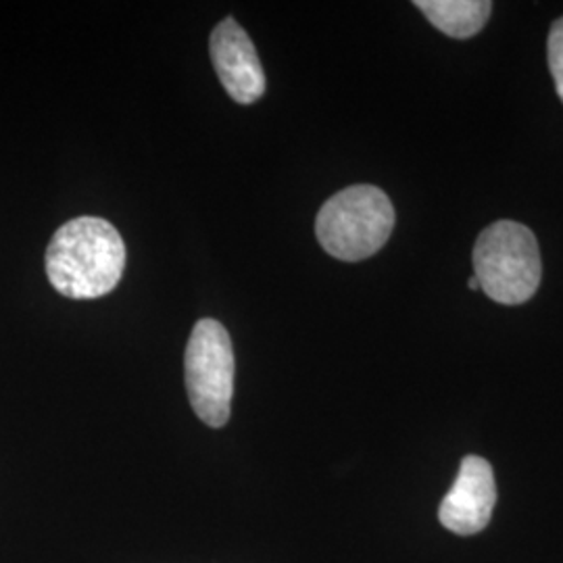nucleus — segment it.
Returning <instances> with one entry per match:
<instances>
[{
  "label": "nucleus",
  "instance_id": "2",
  "mask_svg": "<svg viewBox=\"0 0 563 563\" xmlns=\"http://www.w3.org/2000/svg\"><path fill=\"white\" fill-rule=\"evenodd\" d=\"M395 228L393 202L376 186H351L323 202L316 234L323 251L341 262H363L376 255Z\"/></svg>",
  "mask_w": 563,
  "mask_h": 563
},
{
  "label": "nucleus",
  "instance_id": "5",
  "mask_svg": "<svg viewBox=\"0 0 563 563\" xmlns=\"http://www.w3.org/2000/svg\"><path fill=\"white\" fill-rule=\"evenodd\" d=\"M497 505V483L493 465L478 455L460 463V474L439 507V520L446 530L470 537L483 532Z\"/></svg>",
  "mask_w": 563,
  "mask_h": 563
},
{
  "label": "nucleus",
  "instance_id": "4",
  "mask_svg": "<svg viewBox=\"0 0 563 563\" xmlns=\"http://www.w3.org/2000/svg\"><path fill=\"white\" fill-rule=\"evenodd\" d=\"M184 367L195 413L211 428L225 426L234 395V349L222 323L197 322L186 346Z\"/></svg>",
  "mask_w": 563,
  "mask_h": 563
},
{
  "label": "nucleus",
  "instance_id": "6",
  "mask_svg": "<svg viewBox=\"0 0 563 563\" xmlns=\"http://www.w3.org/2000/svg\"><path fill=\"white\" fill-rule=\"evenodd\" d=\"M211 60L225 92L241 104L260 101L265 76L255 44L232 18L223 20L211 34Z\"/></svg>",
  "mask_w": 563,
  "mask_h": 563
},
{
  "label": "nucleus",
  "instance_id": "1",
  "mask_svg": "<svg viewBox=\"0 0 563 563\" xmlns=\"http://www.w3.org/2000/svg\"><path fill=\"white\" fill-rule=\"evenodd\" d=\"M125 269V242L115 225L101 218L63 223L46 249V276L67 299L109 295Z\"/></svg>",
  "mask_w": 563,
  "mask_h": 563
},
{
  "label": "nucleus",
  "instance_id": "8",
  "mask_svg": "<svg viewBox=\"0 0 563 563\" xmlns=\"http://www.w3.org/2000/svg\"><path fill=\"white\" fill-rule=\"evenodd\" d=\"M547 55H549V69L555 81V90L563 102V18L551 25Z\"/></svg>",
  "mask_w": 563,
  "mask_h": 563
},
{
  "label": "nucleus",
  "instance_id": "7",
  "mask_svg": "<svg viewBox=\"0 0 563 563\" xmlns=\"http://www.w3.org/2000/svg\"><path fill=\"white\" fill-rule=\"evenodd\" d=\"M416 7L437 30L457 41L476 36L493 11L488 0H416Z\"/></svg>",
  "mask_w": 563,
  "mask_h": 563
},
{
  "label": "nucleus",
  "instance_id": "3",
  "mask_svg": "<svg viewBox=\"0 0 563 563\" xmlns=\"http://www.w3.org/2000/svg\"><path fill=\"white\" fill-rule=\"evenodd\" d=\"M474 272L488 299L501 305L530 301L543 276L537 236L518 222L488 225L474 246Z\"/></svg>",
  "mask_w": 563,
  "mask_h": 563
},
{
  "label": "nucleus",
  "instance_id": "9",
  "mask_svg": "<svg viewBox=\"0 0 563 563\" xmlns=\"http://www.w3.org/2000/svg\"><path fill=\"white\" fill-rule=\"evenodd\" d=\"M467 286H470V288H472V290H481V284H478V280H476V278H474V276H472V278H470V282H467Z\"/></svg>",
  "mask_w": 563,
  "mask_h": 563
}]
</instances>
